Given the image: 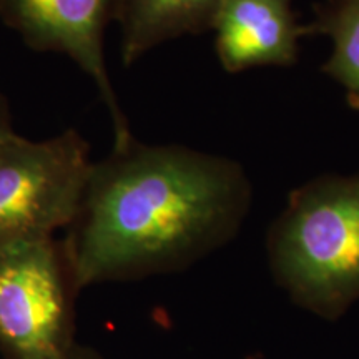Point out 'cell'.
<instances>
[{"label":"cell","mask_w":359,"mask_h":359,"mask_svg":"<svg viewBox=\"0 0 359 359\" xmlns=\"http://www.w3.org/2000/svg\"><path fill=\"white\" fill-rule=\"evenodd\" d=\"M92 165L77 130L42 142L15 135L0 147V245L67 230Z\"/></svg>","instance_id":"cell-4"},{"label":"cell","mask_w":359,"mask_h":359,"mask_svg":"<svg viewBox=\"0 0 359 359\" xmlns=\"http://www.w3.org/2000/svg\"><path fill=\"white\" fill-rule=\"evenodd\" d=\"M303 30L331 40L333 52L321 72L344 88L349 105L359 110V0H323Z\"/></svg>","instance_id":"cell-8"},{"label":"cell","mask_w":359,"mask_h":359,"mask_svg":"<svg viewBox=\"0 0 359 359\" xmlns=\"http://www.w3.org/2000/svg\"><path fill=\"white\" fill-rule=\"evenodd\" d=\"M303 27L293 0H223L212 25L219 65L228 74L294 65Z\"/></svg>","instance_id":"cell-6"},{"label":"cell","mask_w":359,"mask_h":359,"mask_svg":"<svg viewBox=\"0 0 359 359\" xmlns=\"http://www.w3.org/2000/svg\"><path fill=\"white\" fill-rule=\"evenodd\" d=\"M269 271L296 306L336 321L359 302V173L294 188L266 236Z\"/></svg>","instance_id":"cell-2"},{"label":"cell","mask_w":359,"mask_h":359,"mask_svg":"<svg viewBox=\"0 0 359 359\" xmlns=\"http://www.w3.org/2000/svg\"><path fill=\"white\" fill-rule=\"evenodd\" d=\"M80 286L64 240L0 245V353L6 359H65L74 349Z\"/></svg>","instance_id":"cell-3"},{"label":"cell","mask_w":359,"mask_h":359,"mask_svg":"<svg viewBox=\"0 0 359 359\" xmlns=\"http://www.w3.org/2000/svg\"><path fill=\"white\" fill-rule=\"evenodd\" d=\"M253 188L240 163L130 140L93 161L64 243L80 290L190 268L238 235Z\"/></svg>","instance_id":"cell-1"},{"label":"cell","mask_w":359,"mask_h":359,"mask_svg":"<svg viewBox=\"0 0 359 359\" xmlns=\"http://www.w3.org/2000/svg\"><path fill=\"white\" fill-rule=\"evenodd\" d=\"M15 130L12 125L11 109H8L7 98L0 92V147H4L11 138L15 137Z\"/></svg>","instance_id":"cell-9"},{"label":"cell","mask_w":359,"mask_h":359,"mask_svg":"<svg viewBox=\"0 0 359 359\" xmlns=\"http://www.w3.org/2000/svg\"><path fill=\"white\" fill-rule=\"evenodd\" d=\"M65 359H103V358L93 348L83 346V344L77 343Z\"/></svg>","instance_id":"cell-10"},{"label":"cell","mask_w":359,"mask_h":359,"mask_svg":"<svg viewBox=\"0 0 359 359\" xmlns=\"http://www.w3.org/2000/svg\"><path fill=\"white\" fill-rule=\"evenodd\" d=\"M116 0H0V20L35 52H57L77 64L95 83L114 127V148L133 135L111 85L105 32L115 22Z\"/></svg>","instance_id":"cell-5"},{"label":"cell","mask_w":359,"mask_h":359,"mask_svg":"<svg viewBox=\"0 0 359 359\" xmlns=\"http://www.w3.org/2000/svg\"><path fill=\"white\" fill-rule=\"evenodd\" d=\"M223 0H116L115 22L122 32V62H135L158 45L212 30Z\"/></svg>","instance_id":"cell-7"}]
</instances>
